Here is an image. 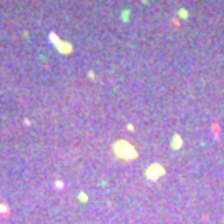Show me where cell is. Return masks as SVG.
<instances>
[{"label":"cell","mask_w":224,"mask_h":224,"mask_svg":"<svg viewBox=\"0 0 224 224\" xmlns=\"http://www.w3.org/2000/svg\"><path fill=\"white\" fill-rule=\"evenodd\" d=\"M55 47H58V50H60L62 53H70V52H72V45L63 43V42H60V40H58V43H56Z\"/></svg>","instance_id":"obj_1"},{"label":"cell","mask_w":224,"mask_h":224,"mask_svg":"<svg viewBox=\"0 0 224 224\" xmlns=\"http://www.w3.org/2000/svg\"><path fill=\"white\" fill-rule=\"evenodd\" d=\"M121 19H123V22H128V19H130V10H124L121 13Z\"/></svg>","instance_id":"obj_2"},{"label":"cell","mask_w":224,"mask_h":224,"mask_svg":"<svg viewBox=\"0 0 224 224\" xmlns=\"http://www.w3.org/2000/svg\"><path fill=\"white\" fill-rule=\"evenodd\" d=\"M179 17H181V19H188V12L184 8H181L179 10Z\"/></svg>","instance_id":"obj_3"}]
</instances>
